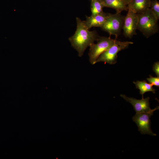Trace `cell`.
Returning a JSON list of instances; mask_svg holds the SVG:
<instances>
[{
  "label": "cell",
  "mask_w": 159,
  "mask_h": 159,
  "mask_svg": "<svg viewBox=\"0 0 159 159\" xmlns=\"http://www.w3.org/2000/svg\"><path fill=\"white\" fill-rule=\"evenodd\" d=\"M133 44V42H121L116 40L114 44L99 56L96 63L100 62L111 64L116 63L118 52L127 48L129 45Z\"/></svg>",
  "instance_id": "3"
},
{
  "label": "cell",
  "mask_w": 159,
  "mask_h": 159,
  "mask_svg": "<svg viewBox=\"0 0 159 159\" xmlns=\"http://www.w3.org/2000/svg\"><path fill=\"white\" fill-rule=\"evenodd\" d=\"M127 5L132 1V0H122Z\"/></svg>",
  "instance_id": "17"
},
{
  "label": "cell",
  "mask_w": 159,
  "mask_h": 159,
  "mask_svg": "<svg viewBox=\"0 0 159 159\" xmlns=\"http://www.w3.org/2000/svg\"><path fill=\"white\" fill-rule=\"evenodd\" d=\"M137 14V29L146 37L148 38L158 32V19L149 8L143 12Z\"/></svg>",
  "instance_id": "2"
},
{
  "label": "cell",
  "mask_w": 159,
  "mask_h": 159,
  "mask_svg": "<svg viewBox=\"0 0 159 159\" xmlns=\"http://www.w3.org/2000/svg\"><path fill=\"white\" fill-rule=\"evenodd\" d=\"M116 39L110 37H100L96 44H91L88 53L89 61L92 64L96 63L99 56L114 44Z\"/></svg>",
  "instance_id": "4"
},
{
  "label": "cell",
  "mask_w": 159,
  "mask_h": 159,
  "mask_svg": "<svg viewBox=\"0 0 159 159\" xmlns=\"http://www.w3.org/2000/svg\"><path fill=\"white\" fill-rule=\"evenodd\" d=\"M104 7L114 9L117 13H120L123 11H127V5L122 0H101Z\"/></svg>",
  "instance_id": "11"
},
{
  "label": "cell",
  "mask_w": 159,
  "mask_h": 159,
  "mask_svg": "<svg viewBox=\"0 0 159 159\" xmlns=\"http://www.w3.org/2000/svg\"><path fill=\"white\" fill-rule=\"evenodd\" d=\"M111 14L103 12L95 15L86 16V20L85 21V24L89 29L92 27H101Z\"/></svg>",
  "instance_id": "9"
},
{
  "label": "cell",
  "mask_w": 159,
  "mask_h": 159,
  "mask_svg": "<svg viewBox=\"0 0 159 159\" xmlns=\"http://www.w3.org/2000/svg\"><path fill=\"white\" fill-rule=\"evenodd\" d=\"M76 20V30L69 40L72 46L77 52L78 56L81 57L87 48L97 41L100 37L96 31L89 30L85 21L78 17Z\"/></svg>",
  "instance_id": "1"
},
{
  "label": "cell",
  "mask_w": 159,
  "mask_h": 159,
  "mask_svg": "<svg viewBox=\"0 0 159 159\" xmlns=\"http://www.w3.org/2000/svg\"><path fill=\"white\" fill-rule=\"evenodd\" d=\"M127 11V13L124 18L122 29L125 37L131 38L137 34L138 18L136 13L129 9Z\"/></svg>",
  "instance_id": "7"
},
{
  "label": "cell",
  "mask_w": 159,
  "mask_h": 159,
  "mask_svg": "<svg viewBox=\"0 0 159 159\" xmlns=\"http://www.w3.org/2000/svg\"></svg>",
  "instance_id": "18"
},
{
  "label": "cell",
  "mask_w": 159,
  "mask_h": 159,
  "mask_svg": "<svg viewBox=\"0 0 159 159\" xmlns=\"http://www.w3.org/2000/svg\"><path fill=\"white\" fill-rule=\"evenodd\" d=\"M150 2V0H132L127 4L128 9L136 14L142 13L149 8Z\"/></svg>",
  "instance_id": "10"
},
{
  "label": "cell",
  "mask_w": 159,
  "mask_h": 159,
  "mask_svg": "<svg viewBox=\"0 0 159 159\" xmlns=\"http://www.w3.org/2000/svg\"><path fill=\"white\" fill-rule=\"evenodd\" d=\"M153 70L155 73L157 77H159V63L158 62L154 63L153 66Z\"/></svg>",
  "instance_id": "16"
},
{
  "label": "cell",
  "mask_w": 159,
  "mask_h": 159,
  "mask_svg": "<svg viewBox=\"0 0 159 159\" xmlns=\"http://www.w3.org/2000/svg\"><path fill=\"white\" fill-rule=\"evenodd\" d=\"M149 9L158 20L159 19V2L156 0L151 1Z\"/></svg>",
  "instance_id": "14"
},
{
  "label": "cell",
  "mask_w": 159,
  "mask_h": 159,
  "mask_svg": "<svg viewBox=\"0 0 159 159\" xmlns=\"http://www.w3.org/2000/svg\"><path fill=\"white\" fill-rule=\"evenodd\" d=\"M120 96L126 101L131 104L136 113L148 112L153 110L150 107L149 97L138 100L134 98L129 97L123 94H121Z\"/></svg>",
  "instance_id": "8"
},
{
  "label": "cell",
  "mask_w": 159,
  "mask_h": 159,
  "mask_svg": "<svg viewBox=\"0 0 159 159\" xmlns=\"http://www.w3.org/2000/svg\"><path fill=\"white\" fill-rule=\"evenodd\" d=\"M159 107L157 106L149 112L136 113L132 117L133 121L137 125L138 130L142 135L148 134L152 136H156L151 128V122L150 118L153 115L155 111L158 110Z\"/></svg>",
  "instance_id": "5"
},
{
  "label": "cell",
  "mask_w": 159,
  "mask_h": 159,
  "mask_svg": "<svg viewBox=\"0 0 159 159\" xmlns=\"http://www.w3.org/2000/svg\"><path fill=\"white\" fill-rule=\"evenodd\" d=\"M133 83L135 85L136 88L140 90V94L142 95V98H143V95L146 92H151L153 93H155V90L153 88V85L148 83L145 81H137L134 82Z\"/></svg>",
  "instance_id": "12"
},
{
  "label": "cell",
  "mask_w": 159,
  "mask_h": 159,
  "mask_svg": "<svg viewBox=\"0 0 159 159\" xmlns=\"http://www.w3.org/2000/svg\"><path fill=\"white\" fill-rule=\"evenodd\" d=\"M147 80L149 83L152 84L153 85L159 87V77H153L151 75H150V77L147 78Z\"/></svg>",
  "instance_id": "15"
},
{
  "label": "cell",
  "mask_w": 159,
  "mask_h": 159,
  "mask_svg": "<svg viewBox=\"0 0 159 159\" xmlns=\"http://www.w3.org/2000/svg\"><path fill=\"white\" fill-rule=\"evenodd\" d=\"M124 18L120 13L111 14L100 28L110 35H114L117 38L122 29Z\"/></svg>",
  "instance_id": "6"
},
{
  "label": "cell",
  "mask_w": 159,
  "mask_h": 159,
  "mask_svg": "<svg viewBox=\"0 0 159 159\" xmlns=\"http://www.w3.org/2000/svg\"><path fill=\"white\" fill-rule=\"evenodd\" d=\"M104 7L101 0H91V15H95L103 12V8Z\"/></svg>",
  "instance_id": "13"
}]
</instances>
